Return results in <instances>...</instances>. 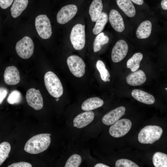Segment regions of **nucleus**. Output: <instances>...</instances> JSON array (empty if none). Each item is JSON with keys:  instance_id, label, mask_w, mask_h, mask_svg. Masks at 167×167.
<instances>
[{"instance_id": "1", "label": "nucleus", "mask_w": 167, "mask_h": 167, "mask_svg": "<svg viewBox=\"0 0 167 167\" xmlns=\"http://www.w3.org/2000/svg\"><path fill=\"white\" fill-rule=\"evenodd\" d=\"M50 134H41L30 139L26 143L24 150L31 154H38L46 150L49 146L51 139Z\"/></svg>"}, {"instance_id": "2", "label": "nucleus", "mask_w": 167, "mask_h": 167, "mask_svg": "<svg viewBox=\"0 0 167 167\" xmlns=\"http://www.w3.org/2000/svg\"><path fill=\"white\" fill-rule=\"evenodd\" d=\"M163 131L162 128L159 126H146L139 132L138 141L141 143L152 144L160 139Z\"/></svg>"}, {"instance_id": "3", "label": "nucleus", "mask_w": 167, "mask_h": 167, "mask_svg": "<svg viewBox=\"0 0 167 167\" xmlns=\"http://www.w3.org/2000/svg\"><path fill=\"white\" fill-rule=\"evenodd\" d=\"M44 80L45 87L51 96L58 98L62 95L63 88L60 80L55 74L51 71H48L45 75Z\"/></svg>"}, {"instance_id": "4", "label": "nucleus", "mask_w": 167, "mask_h": 167, "mask_svg": "<svg viewBox=\"0 0 167 167\" xmlns=\"http://www.w3.org/2000/svg\"><path fill=\"white\" fill-rule=\"evenodd\" d=\"M85 26L77 24L73 27L70 34V39L74 48L76 50H81L85 43Z\"/></svg>"}, {"instance_id": "5", "label": "nucleus", "mask_w": 167, "mask_h": 167, "mask_svg": "<svg viewBox=\"0 0 167 167\" xmlns=\"http://www.w3.org/2000/svg\"><path fill=\"white\" fill-rule=\"evenodd\" d=\"M35 26L36 31L42 39H46L51 36L52 32L50 21L45 15H41L35 19Z\"/></svg>"}, {"instance_id": "6", "label": "nucleus", "mask_w": 167, "mask_h": 167, "mask_svg": "<svg viewBox=\"0 0 167 167\" xmlns=\"http://www.w3.org/2000/svg\"><path fill=\"white\" fill-rule=\"evenodd\" d=\"M34 45L32 39L28 36L24 37L16 43L15 50L18 55L21 58L27 59L32 55Z\"/></svg>"}, {"instance_id": "7", "label": "nucleus", "mask_w": 167, "mask_h": 167, "mask_svg": "<svg viewBox=\"0 0 167 167\" xmlns=\"http://www.w3.org/2000/svg\"><path fill=\"white\" fill-rule=\"evenodd\" d=\"M67 63L71 72L75 76L80 78L83 76L85 72V64L79 56L72 55L67 59Z\"/></svg>"}, {"instance_id": "8", "label": "nucleus", "mask_w": 167, "mask_h": 167, "mask_svg": "<svg viewBox=\"0 0 167 167\" xmlns=\"http://www.w3.org/2000/svg\"><path fill=\"white\" fill-rule=\"evenodd\" d=\"M132 126L131 121L128 119L123 118L118 120L110 127V135L115 138L124 136L130 130Z\"/></svg>"}, {"instance_id": "9", "label": "nucleus", "mask_w": 167, "mask_h": 167, "mask_svg": "<svg viewBox=\"0 0 167 167\" xmlns=\"http://www.w3.org/2000/svg\"><path fill=\"white\" fill-rule=\"evenodd\" d=\"M26 100L28 104L34 109H41L43 106L42 97L39 89H29L26 93Z\"/></svg>"}, {"instance_id": "10", "label": "nucleus", "mask_w": 167, "mask_h": 167, "mask_svg": "<svg viewBox=\"0 0 167 167\" xmlns=\"http://www.w3.org/2000/svg\"><path fill=\"white\" fill-rule=\"evenodd\" d=\"M77 10V6L74 4H69L63 7L57 14L58 22L61 24L66 23L75 16Z\"/></svg>"}, {"instance_id": "11", "label": "nucleus", "mask_w": 167, "mask_h": 167, "mask_svg": "<svg viewBox=\"0 0 167 167\" xmlns=\"http://www.w3.org/2000/svg\"><path fill=\"white\" fill-rule=\"evenodd\" d=\"M128 50V45L124 40L118 41L113 46L111 52V59L114 62H118L126 56Z\"/></svg>"}, {"instance_id": "12", "label": "nucleus", "mask_w": 167, "mask_h": 167, "mask_svg": "<svg viewBox=\"0 0 167 167\" xmlns=\"http://www.w3.org/2000/svg\"><path fill=\"white\" fill-rule=\"evenodd\" d=\"M125 111L124 106L118 107L105 114L102 118V122L107 126L113 125L125 114Z\"/></svg>"}, {"instance_id": "13", "label": "nucleus", "mask_w": 167, "mask_h": 167, "mask_svg": "<svg viewBox=\"0 0 167 167\" xmlns=\"http://www.w3.org/2000/svg\"><path fill=\"white\" fill-rule=\"evenodd\" d=\"M5 83L9 85H15L19 83L20 80L19 72L14 66L7 67L3 75Z\"/></svg>"}, {"instance_id": "14", "label": "nucleus", "mask_w": 167, "mask_h": 167, "mask_svg": "<svg viewBox=\"0 0 167 167\" xmlns=\"http://www.w3.org/2000/svg\"><path fill=\"white\" fill-rule=\"evenodd\" d=\"M94 114L93 112L87 111L77 116L73 120V126L78 128L85 127L93 120Z\"/></svg>"}, {"instance_id": "15", "label": "nucleus", "mask_w": 167, "mask_h": 167, "mask_svg": "<svg viewBox=\"0 0 167 167\" xmlns=\"http://www.w3.org/2000/svg\"><path fill=\"white\" fill-rule=\"evenodd\" d=\"M109 20L112 27L116 31L121 32L124 30L125 27L123 18L116 10L112 9L110 11Z\"/></svg>"}, {"instance_id": "16", "label": "nucleus", "mask_w": 167, "mask_h": 167, "mask_svg": "<svg viewBox=\"0 0 167 167\" xmlns=\"http://www.w3.org/2000/svg\"><path fill=\"white\" fill-rule=\"evenodd\" d=\"M126 82L129 85L138 86L143 84L146 80V77L143 71L136 70L129 75L126 78Z\"/></svg>"}, {"instance_id": "17", "label": "nucleus", "mask_w": 167, "mask_h": 167, "mask_svg": "<svg viewBox=\"0 0 167 167\" xmlns=\"http://www.w3.org/2000/svg\"><path fill=\"white\" fill-rule=\"evenodd\" d=\"M131 94L132 97L139 101L148 105L153 104L155 99L153 96L141 90H133Z\"/></svg>"}, {"instance_id": "18", "label": "nucleus", "mask_w": 167, "mask_h": 167, "mask_svg": "<svg viewBox=\"0 0 167 167\" xmlns=\"http://www.w3.org/2000/svg\"><path fill=\"white\" fill-rule=\"evenodd\" d=\"M152 30V24L148 20L142 22L138 27L136 32L137 37L140 39H146L150 35Z\"/></svg>"}, {"instance_id": "19", "label": "nucleus", "mask_w": 167, "mask_h": 167, "mask_svg": "<svg viewBox=\"0 0 167 167\" xmlns=\"http://www.w3.org/2000/svg\"><path fill=\"white\" fill-rule=\"evenodd\" d=\"M116 2L118 7L128 17L135 16L136 10L131 0H116Z\"/></svg>"}, {"instance_id": "20", "label": "nucleus", "mask_w": 167, "mask_h": 167, "mask_svg": "<svg viewBox=\"0 0 167 167\" xmlns=\"http://www.w3.org/2000/svg\"><path fill=\"white\" fill-rule=\"evenodd\" d=\"M102 0H93L91 3L89 13L92 22H95L99 17L103 9Z\"/></svg>"}, {"instance_id": "21", "label": "nucleus", "mask_w": 167, "mask_h": 167, "mask_svg": "<svg viewBox=\"0 0 167 167\" xmlns=\"http://www.w3.org/2000/svg\"><path fill=\"white\" fill-rule=\"evenodd\" d=\"M104 101L98 97H93L87 99L83 103L82 109L85 111H90L102 106Z\"/></svg>"}, {"instance_id": "22", "label": "nucleus", "mask_w": 167, "mask_h": 167, "mask_svg": "<svg viewBox=\"0 0 167 167\" xmlns=\"http://www.w3.org/2000/svg\"><path fill=\"white\" fill-rule=\"evenodd\" d=\"M28 2V0H15L11 8L12 17L16 18L19 16L27 7Z\"/></svg>"}, {"instance_id": "23", "label": "nucleus", "mask_w": 167, "mask_h": 167, "mask_svg": "<svg viewBox=\"0 0 167 167\" xmlns=\"http://www.w3.org/2000/svg\"><path fill=\"white\" fill-rule=\"evenodd\" d=\"M107 14L102 12L96 21V23L92 32L94 35H97L101 32L108 22Z\"/></svg>"}, {"instance_id": "24", "label": "nucleus", "mask_w": 167, "mask_h": 167, "mask_svg": "<svg viewBox=\"0 0 167 167\" xmlns=\"http://www.w3.org/2000/svg\"><path fill=\"white\" fill-rule=\"evenodd\" d=\"M143 57V54L140 53H135L128 60L126 67L132 72L137 70L139 67L140 62Z\"/></svg>"}, {"instance_id": "25", "label": "nucleus", "mask_w": 167, "mask_h": 167, "mask_svg": "<svg viewBox=\"0 0 167 167\" xmlns=\"http://www.w3.org/2000/svg\"><path fill=\"white\" fill-rule=\"evenodd\" d=\"M152 162L155 167H167V154L161 152H156L153 156Z\"/></svg>"}, {"instance_id": "26", "label": "nucleus", "mask_w": 167, "mask_h": 167, "mask_svg": "<svg viewBox=\"0 0 167 167\" xmlns=\"http://www.w3.org/2000/svg\"><path fill=\"white\" fill-rule=\"evenodd\" d=\"M109 37L103 32H101L96 36L93 45V51L96 52L100 51L102 45L107 44L109 41Z\"/></svg>"}, {"instance_id": "27", "label": "nucleus", "mask_w": 167, "mask_h": 167, "mask_svg": "<svg viewBox=\"0 0 167 167\" xmlns=\"http://www.w3.org/2000/svg\"><path fill=\"white\" fill-rule=\"evenodd\" d=\"M11 150L10 144L7 142H3L0 144V166L8 157Z\"/></svg>"}, {"instance_id": "28", "label": "nucleus", "mask_w": 167, "mask_h": 167, "mask_svg": "<svg viewBox=\"0 0 167 167\" xmlns=\"http://www.w3.org/2000/svg\"><path fill=\"white\" fill-rule=\"evenodd\" d=\"M96 68L101 75V79L104 82H109L110 77L109 72L105 68L104 63L101 60H98L96 63Z\"/></svg>"}, {"instance_id": "29", "label": "nucleus", "mask_w": 167, "mask_h": 167, "mask_svg": "<svg viewBox=\"0 0 167 167\" xmlns=\"http://www.w3.org/2000/svg\"><path fill=\"white\" fill-rule=\"evenodd\" d=\"M22 100L21 93L17 90L11 91L7 98V102L11 104H16L20 103Z\"/></svg>"}, {"instance_id": "30", "label": "nucleus", "mask_w": 167, "mask_h": 167, "mask_svg": "<svg viewBox=\"0 0 167 167\" xmlns=\"http://www.w3.org/2000/svg\"><path fill=\"white\" fill-rule=\"evenodd\" d=\"M82 161L81 156L79 155L75 154L71 156L68 159L65 165V167H78Z\"/></svg>"}, {"instance_id": "31", "label": "nucleus", "mask_w": 167, "mask_h": 167, "mask_svg": "<svg viewBox=\"0 0 167 167\" xmlns=\"http://www.w3.org/2000/svg\"><path fill=\"white\" fill-rule=\"evenodd\" d=\"M116 167H139L135 163L129 160L121 159L117 160L115 163Z\"/></svg>"}, {"instance_id": "32", "label": "nucleus", "mask_w": 167, "mask_h": 167, "mask_svg": "<svg viewBox=\"0 0 167 167\" xmlns=\"http://www.w3.org/2000/svg\"><path fill=\"white\" fill-rule=\"evenodd\" d=\"M8 167H32V165L28 162H20L15 163L8 165Z\"/></svg>"}, {"instance_id": "33", "label": "nucleus", "mask_w": 167, "mask_h": 167, "mask_svg": "<svg viewBox=\"0 0 167 167\" xmlns=\"http://www.w3.org/2000/svg\"><path fill=\"white\" fill-rule=\"evenodd\" d=\"M14 0H0V6L3 9H6L12 4Z\"/></svg>"}, {"instance_id": "34", "label": "nucleus", "mask_w": 167, "mask_h": 167, "mask_svg": "<svg viewBox=\"0 0 167 167\" xmlns=\"http://www.w3.org/2000/svg\"><path fill=\"white\" fill-rule=\"evenodd\" d=\"M8 94V90L6 88L0 87V104H1Z\"/></svg>"}, {"instance_id": "35", "label": "nucleus", "mask_w": 167, "mask_h": 167, "mask_svg": "<svg viewBox=\"0 0 167 167\" xmlns=\"http://www.w3.org/2000/svg\"><path fill=\"white\" fill-rule=\"evenodd\" d=\"M161 6L164 10H167V0H162L161 2Z\"/></svg>"}, {"instance_id": "36", "label": "nucleus", "mask_w": 167, "mask_h": 167, "mask_svg": "<svg viewBox=\"0 0 167 167\" xmlns=\"http://www.w3.org/2000/svg\"><path fill=\"white\" fill-rule=\"evenodd\" d=\"M134 3L138 5H142L143 3V0H131Z\"/></svg>"}, {"instance_id": "37", "label": "nucleus", "mask_w": 167, "mask_h": 167, "mask_svg": "<svg viewBox=\"0 0 167 167\" xmlns=\"http://www.w3.org/2000/svg\"><path fill=\"white\" fill-rule=\"evenodd\" d=\"M94 167H109V166L105 165L102 163H98L96 164Z\"/></svg>"}, {"instance_id": "38", "label": "nucleus", "mask_w": 167, "mask_h": 167, "mask_svg": "<svg viewBox=\"0 0 167 167\" xmlns=\"http://www.w3.org/2000/svg\"><path fill=\"white\" fill-rule=\"evenodd\" d=\"M58 100H59V99H58V98H57V99H56V101H58Z\"/></svg>"}, {"instance_id": "39", "label": "nucleus", "mask_w": 167, "mask_h": 167, "mask_svg": "<svg viewBox=\"0 0 167 167\" xmlns=\"http://www.w3.org/2000/svg\"><path fill=\"white\" fill-rule=\"evenodd\" d=\"M165 89H166V90H167V88H165Z\"/></svg>"}]
</instances>
